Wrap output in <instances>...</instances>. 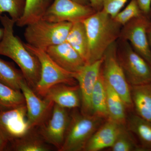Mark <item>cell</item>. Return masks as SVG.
<instances>
[{"instance_id":"cell-1","label":"cell","mask_w":151,"mask_h":151,"mask_svg":"<svg viewBox=\"0 0 151 151\" xmlns=\"http://www.w3.org/2000/svg\"><path fill=\"white\" fill-rule=\"evenodd\" d=\"M0 22L4 29V35L0 41V55L8 57L18 65L27 83L34 90L40 77L39 61L20 39L15 35V22L5 14L0 17Z\"/></svg>"},{"instance_id":"cell-2","label":"cell","mask_w":151,"mask_h":151,"mask_svg":"<svg viewBox=\"0 0 151 151\" xmlns=\"http://www.w3.org/2000/svg\"><path fill=\"white\" fill-rule=\"evenodd\" d=\"M82 22L88 38L89 64L103 58L108 49L119 39L122 27L102 9Z\"/></svg>"},{"instance_id":"cell-3","label":"cell","mask_w":151,"mask_h":151,"mask_svg":"<svg viewBox=\"0 0 151 151\" xmlns=\"http://www.w3.org/2000/svg\"><path fill=\"white\" fill-rule=\"evenodd\" d=\"M73 23L52 22L40 19L26 26L24 37L27 44L45 50L50 47L66 41Z\"/></svg>"},{"instance_id":"cell-4","label":"cell","mask_w":151,"mask_h":151,"mask_svg":"<svg viewBox=\"0 0 151 151\" xmlns=\"http://www.w3.org/2000/svg\"><path fill=\"white\" fill-rule=\"evenodd\" d=\"M104 120L93 114L73 112L70 115L64 142L60 151H84L87 142Z\"/></svg>"},{"instance_id":"cell-5","label":"cell","mask_w":151,"mask_h":151,"mask_svg":"<svg viewBox=\"0 0 151 151\" xmlns=\"http://www.w3.org/2000/svg\"><path fill=\"white\" fill-rule=\"evenodd\" d=\"M26 48L37 57L40 63V78L34 91L40 97H44L50 88L55 84H78L73 76L74 73L67 71L55 62L46 52L24 43Z\"/></svg>"},{"instance_id":"cell-6","label":"cell","mask_w":151,"mask_h":151,"mask_svg":"<svg viewBox=\"0 0 151 151\" xmlns=\"http://www.w3.org/2000/svg\"><path fill=\"white\" fill-rule=\"evenodd\" d=\"M117 55L131 86L151 83V65L138 54L127 41H117Z\"/></svg>"},{"instance_id":"cell-7","label":"cell","mask_w":151,"mask_h":151,"mask_svg":"<svg viewBox=\"0 0 151 151\" xmlns=\"http://www.w3.org/2000/svg\"><path fill=\"white\" fill-rule=\"evenodd\" d=\"M103 58L101 72L105 82L121 96L127 108L134 109L131 85L117 58V42L106 50Z\"/></svg>"},{"instance_id":"cell-8","label":"cell","mask_w":151,"mask_h":151,"mask_svg":"<svg viewBox=\"0 0 151 151\" xmlns=\"http://www.w3.org/2000/svg\"><path fill=\"white\" fill-rule=\"evenodd\" d=\"M70 119L67 109L54 104L50 116L39 127L38 133L48 145L60 151Z\"/></svg>"},{"instance_id":"cell-9","label":"cell","mask_w":151,"mask_h":151,"mask_svg":"<svg viewBox=\"0 0 151 151\" xmlns=\"http://www.w3.org/2000/svg\"><path fill=\"white\" fill-rule=\"evenodd\" d=\"M150 22L148 16L144 14L135 18L122 27L119 39L128 42L151 65V50L147 35Z\"/></svg>"},{"instance_id":"cell-10","label":"cell","mask_w":151,"mask_h":151,"mask_svg":"<svg viewBox=\"0 0 151 151\" xmlns=\"http://www.w3.org/2000/svg\"><path fill=\"white\" fill-rule=\"evenodd\" d=\"M90 5L73 0H54L42 19L52 22H82L95 12Z\"/></svg>"},{"instance_id":"cell-11","label":"cell","mask_w":151,"mask_h":151,"mask_svg":"<svg viewBox=\"0 0 151 151\" xmlns=\"http://www.w3.org/2000/svg\"><path fill=\"white\" fill-rule=\"evenodd\" d=\"M20 90L25 100L27 121L30 128L32 129L39 127L50 116L54 103L45 98L41 99L25 80L22 82Z\"/></svg>"},{"instance_id":"cell-12","label":"cell","mask_w":151,"mask_h":151,"mask_svg":"<svg viewBox=\"0 0 151 151\" xmlns=\"http://www.w3.org/2000/svg\"><path fill=\"white\" fill-rule=\"evenodd\" d=\"M103 58L81 68L73 74L80 87L81 103V112L92 115L91 97L96 81L101 72Z\"/></svg>"},{"instance_id":"cell-13","label":"cell","mask_w":151,"mask_h":151,"mask_svg":"<svg viewBox=\"0 0 151 151\" xmlns=\"http://www.w3.org/2000/svg\"><path fill=\"white\" fill-rule=\"evenodd\" d=\"M31 129L27 121L26 105L0 111V131L9 142L24 136Z\"/></svg>"},{"instance_id":"cell-14","label":"cell","mask_w":151,"mask_h":151,"mask_svg":"<svg viewBox=\"0 0 151 151\" xmlns=\"http://www.w3.org/2000/svg\"><path fill=\"white\" fill-rule=\"evenodd\" d=\"M45 51L58 65L71 73H75L86 64L80 55L66 41L50 47Z\"/></svg>"},{"instance_id":"cell-15","label":"cell","mask_w":151,"mask_h":151,"mask_svg":"<svg viewBox=\"0 0 151 151\" xmlns=\"http://www.w3.org/2000/svg\"><path fill=\"white\" fill-rule=\"evenodd\" d=\"M43 98L66 109H75L81 106V92L78 84H55L48 89Z\"/></svg>"},{"instance_id":"cell-16","label":"cell","mask_w":151,"mask_h":151,"mask_svg":"<svg viewBox=\"0 0 151 151\" xmlns=\"http://www.w3.org/2000/svg\"><path fill=\"white\" fill-rule=\"evenodd\" d=\"M122 126L110 119L105 120L89 139L84 151H99L111 148Z\"/></svg>"},{"instance_id":"cell-17","label":"cell","mask_w":151,"mask_h":151,"mask_svg":"<svg viewBox=\"0 0 151 151\" xmlns=\"http://www.w3.org/2000/svg\"><path fill=\"white\" fill-rule=\"evenodd\" d=\"M133 109L137 115L151 122V83L131 86Z\"/></svg>"},{"instance_id":"cell-18","label":"cell","mask_w":151,"mask_h":151,"mask_svg":"<svg viewBox=\"0 0 151 151\" xmlns=\"http://www.w3.org/2000/svg\"><path fill=\"white\" fill-rule=\"evenodd\" d=\"M127 129L137 137L143 151H151V122L135 113L127 119Z\"/></svg>"},{"instance_id":"cell-19","label":"cell","mask_w":151,"mask_h":151,"mask_svg":"<svg viewBox=\"0 0 151 151\" xmlns=\"http://www.w3.org/2000/svg\"><path fill=\"white\" fill-rule=\"evenodd\" d=\"M54 0H25L23 14L16 24L19 27L26 26L42 19Z\"/></svg>"},{"instance_id":"cell-20","label":"cell","mask_w":151,"mask_h":151,"mask_svg":"<svg viewBox=\"0 0 151 151\" xmlns=\"http://www.w3.org/2000/svg\"><path fill=\"white\" fill-rule=\"evenodd\" d=\"M108 119L121 125H126V105L121 96L105 82Z\"/></svg>"},{"instance_id":"cell-21","label":"cell","mask_w":151,"mask_h":151,"mask_svg":"<svg viewBox=\"0 0 151 151\" xmlns=\"http://www.w3.org/2000/svg\"><path fill=\"white\" fill-rule=\"evenodd\" d=\"M66 41L80 55L86 64L89 59V43L83 22L73 23Z\"/></svg>"},{"instance_id":"cell-22","label":"cell","mask_w":151,"mask_h":151,"mask_svg":"<svg viewBox=\"0 0 151 151\" xmlns=\"http://www.w3.org/2000/svg\"><path fill=\"white\" fill-rule=\"evenodd\" d=\"M32 129L23 137L12 142V148L16 151H49L51 148L37 132Z\"/></svg>"},{"instance_id":"cell-23","label":"cell","mask_w":151,"mask_h":151,"mask_svg":"<svg viewBox=\"0 0 151 151\" xmlns=\"http://www.w3.org/2000/svg\"><path fill=\"white\" fill-rule=\"evenodd\" d=\"M91 108L92 114L105 120L108 119L106 84L102 72L96 81L92 92Z\"/></svg>"},{"instance_id":"cell-24","label":"cell","mask_w":151,"mask_h":151,"mask_svg":"<svg viewBox=\"0 0 151 151\" xmlns=\"http://www.w3.org/2000/svg\"><path fill=\"white\" fill-rule=\"evenodd\" d=\"M26 105L22 92L0 82V111H9Z\"/></svg>"},{"instance_id":"cell-25","label":"cell","mask_w":151,"mask_h":151,"mask_svg":"<svg viewBox=\"0 0 151 151\" xmlns=\"http://www.w3.org/2000/svg\"><path fill=\"white\" fill-rule=\"evenodd\" d=\"M25 80L20 70L12 63L0 58V82L14 89L20 90L22 82Z\"/></svg>"},{"instance_id":"cell-26","label":"cell","mask_w":151,"mask_h":151,"mask_svg":"<svg viewBox=\"0 0 151 151\" xmlns=\"http://www.w3.org/2000/svg\"><path fill=\"white\" fill-rule=\"evenodd\" d=\"M113 151H143L131 135L125 125H122L116 140L111 147Z\"/></svg>"},{"instance_id":"cell-27","label":"cell","mask_w":151,"mask_h":151,"mask_svg":"<svg viewBox=\"0 0 151 151\" xmlns=\"http://www.w3.org/2000/svg\"><path fill=\"white\" fill-rule=\"evenodd\" d=\"M25 6V0H0V17L4 13L16 22L21 17Z\"/></svg>"},{"instance_id":"cell-28","label":"cell","mask_w":151,"mask_h":151,"mask_svg":"<svg viewBox=\"0 0 151 151\" xmlns=\"http://www.w3.org/2000/svg\"><path fill=\"white\" fill-rule=\"evenodd\" d=\"M142 14L137 0H131L127 6L120 11L113 19L117 23L123 27Z\"/></svg>"},{"instance_id":"cell-29","label":"cell","mask_w":151,"mask_h":151,"mask_svg":"<svg viewBox=\"0 0 151 151\" xmlns=\"http://www.w3.org/2000/svg\"><path fill=\"white\" fill-rule=\"evenodd\" d=\"M129 0H103V9L108 14L114 18Z\"/></svg>"},{"instance_id":"cell-30","label":"cell","mask_w":151,"mask_h":151,"mask_svg":"<svg viewBox=\"0 0 151 151\" xmlns=\"http://www.w3.org/2000/svg\"><path fill=\"white\" fill-rule=\"evenodd\" d=\"M142 12L148 16L151 10V0H137Z\"/></svg>"},{"instance_id":"cell-31","label":"cell","mask_w":151,"mask_h":151,"mask_svg":"<svg viewBox=\"0 0 151 151\" xmlns=\"http://www.w3.org/2000/svg\"><path fill=\"white\" fill-rule=\"evenodd\" d=\"M90 5L96 12L103 9V0H89Z\"/></svg>"},{"instance_id":"cell-32","label":"cell","mask_w":151,"mask_h":151,"mask_svg":"<svg viewBox=\"0 0 151 151\" xmlns=\"http://www.w3.org/2000/svg\"><path fill=\"white\" fill-rule=\"evenodd\" d=\"M9 141L0 131V151H3L6 147Z\"/></svg>"},{"instance_id":"cell-33","label":"cell","mask_w":151,"mask_h":151,"mask_svg":"<svg viewBox=\"0 0 151 151\" xmlns=\"http://www.w3.org/2000/svg\"><path fill=\"white\" fill-rule=\"evenodd\" d=\"M147 35L149 45L151 50V21L150 22L148 26L147 29Z\"/></svg>"},{"instance_id":"cell-34","label":"cell","mask_w":151,"mask_h":151,"mask_svg":"<svg viewBox=\"0 0 151 151\" xmlns=\"http://www.w3.org/2000/svg\"><path fill=\"white\" fill-rule=\"evenodd\" d=\"M73 1L79 3V4H81L85 5H90L89 0H73Z\"/></svg>"},{"instance_id":"cell-35","label":"cell","mask_w":151,"mask_h":151,"mask_svg":"<svg viewBox=\"0 0 151 151\" xmlns=\"http://www.w3.org/2000/svg\"><path fill=\"white\" fill-rule=\"evenodd\" d=\"M4 28L0 27V41L2 39L3 35H4Z\"/></svg>"}]
</instances>
